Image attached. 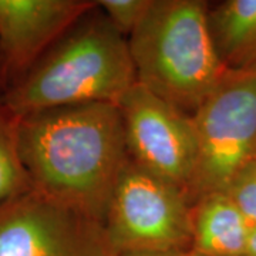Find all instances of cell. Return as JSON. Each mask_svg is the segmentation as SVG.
<instances>
[{
	"mask_svg": "<svg viewBox=\"0 0 256 256\" xmlns=\"http://www.w3.org/2000/svg\"><path fill=\"white\" fill-rule=\"evenodd\" d=\"M22 162L32 188L104 224L128 161L118 104L92 102L18 118Z\"/></svg>",
	"mask_w": 256,
	"mask_h": 256,
	"instance_id": "obj_1",
	"label": "cell"
},
{
	"mask_svg": "<svg viewBox=\"0 0 256 256\" xmlns=\"http://www.w3.org/2000/svg\"><path fill=\"white\" fill-rule=\"evenodd\" d=\"M96 9L6 87L2 98L16 118L67 106L118 104L137 82L128 40Z\"/></svg>",
	"mask_w": 256,
	"mask_h": 256,
	"instance_id": "obj_2",
	"label": "cell"
},
{
	"mask_svg": "<svg viewBox=\"0 0 256 256\" xmlns=\"http://www.w3.org/2000/svg\"><path fill=\"white\" fill-rule=\"evenodd\" d=\"M127 40L138 84L190 117L229 73L210 38L206 2L154 0Z\"/></svg>",
	"mask_w": 256,
	"mask_h": 256,
	"instance_id": "obj_3",
	"label": "cell"
},
{
	"mask_svg": "<svg viewBox=\"0 0 256 256\" xmlns=\"http://www.w3.org/2000/svg\"><path fill=\"white\" fill-rule=\"evenodd\" d=\"M104 226L120 255L188 252L192 204L181 186L128 156L112 192Z\"/></svg>",
	"mask_w": 256,
	"mask_h": 256,
	"instance_id": "obj_4",
	"label": "cell"
},
{
	"mask_svg": "<svg viewBox=\"0 0 256 256\" xmlns=\"http://www.w3.org/2000/svg\"><path fill=\"white\" fill-rule=\"evenodd\" d=\"M196 162L188 186L194 204L225 192L256 156V73H230L192 116Z\"/></svg>",
	"mask_w": 256,
	"mask_h": 256,
	"instance_id": "obj_5",
	"label": "cell"
},
{
	"mask_svg": "<svg viewBox=\"0 0 256 256\" xmlns=\"http://www.w3.org/2000/svg\"><path fill=\"white\" fill-rule=\"evenodd\" d=\"M0 256H120L104 224L30 190L0 208Z\"/></svg>",
	"mask_w": 256,
	"mask_h": 256,
	"instance_id": "obj_6",
	"label": "cell"
},
{
	"mask_svg": "<svg viewBox=\"0 0 256 256\" xmlns=\"http://www.w3.org/2000/svg\"><path fill=\"white\" fill-rule=\"evenodd\" d=\"M118 108L130 158L188 194L196 162L192 117L138 82L120 100Z\"/></svg>",
	"mask_w": 256,
	"mask_h": 256,
	"instance_id": "obj_7",
	"label": "cell"
},
{
	"mask_svg": "<svg viewBox=\"0 0 256 256\" xmlns=\"http://www.w3.org/2000/svg\"><path fill=\"white\" fill-rule=\"evenodd\" d=\"M96 6L88 0H0L2 78L18 80Z\"/></svg>",
	"mask_w": 256,
	"mask_h": 256,
	"instance_id": "obj_8",
	"label": "cell"
},
{
	"mask_svg": "<svg viewBox=\"0 0 256 256\" xmlns=\"http://www.w3.org/2000/svg\"><path fill=\"white\" fill-rule=\"evenodd\" d=\"M252 225L225 192L192 204L190 256H245Z\"/></svg>",
	"mask_w": 256,
	"mask_h": 256,
	"instance_id": "obj_9",
	"label": "cell"
},
{
	"mask_svg": "<svg viewBox=\"0 0 256 256\" xmlns=\"http://www.w3.org/2000/svg\"><path fill=\"white\" fill-rule=\"evenodd\" d=\"M208 26L220 63L230 73H256V0L208 6Z\"/></svg>",
	"mask_w": 256,
	"mask_h": 256,
	"instance_id": "obj_10",
	"label": "cell"
},
{
	"mask_svg": "<svg viewBox=\"0 0 256 256\" xmlns=\"http://www.w3.org/2000/svg\"><path fill=\"white\" fill-rule=\"evenodd\" d=\"M32 188L22 162L18 142V118L0 94V208Z\"/></svg>",
	"mask_w": 256,
	"mask_h": 256,
	"instance_id": "obj_11",
	"label": "cell"
},
{
	"mask_svg": "<svg viewBox=\"0 0 256 256\" xmlns=\"http://www.w3.org/2000/svg\"><path fill=\"white\" fill-rule=\"evenodd\" d=\"M152 3L154 0H101L97 6L111 24L128 38L144 22Z\"/></svg>",
	"mask_w": 256,
	"mask_h": 256,
	"instance_id": "obj_12",
	"label": "cell"
},
{
	"mask_svg": "<svg viewBox=\"0 0 256 256\" xmlns=\"http://www.w3.org/2000/svg\"><path fill=\"white\" fill-rule=\"evenodd\" d=\"M225 194L238 206L248 222L256 226V156L239 171Z\"/></svg>",
	"mask_w": 256,
	"mask_h": 256,
	"instance_id": "obj_13",
	"label": "cell"
},
{
	"mask_svg": "<svg viewBox=\"0 0 256 256\" xmlns=\"http://www.w3.org/2000/svg\"><path fill=\"white\" fill-rule=\"evenodd\" d=\"M120 256H190L188 252H136V254H122Z\"/></svg>",
	"mask_w": 256,
	"mask_h": 256,
	"instance_id": "obj_14",
	"label": "cell"
},
{
	"mask_svg": "<svg viewBox=\"0 0 256 256\" xmlns=\"http://www.w3.org/2000/svg\"><path fill=\"white\" fill-rule=\"evenodd\" d=\"M245 256H256V226H252V228H250L246 255Z\"/></svg>",
	"mask_w": 256,
	"mask_h": 256,
	"instance_id": "obj_15",
	"label": "cell"
},
{
	"mask_svg": "<svg viewBox=\"0 0 256 256\" xmlns=\"http://www.w3.org/2000/svg\"><path fill=\"white\" fill-rule=\"evenodd\" d=\"M0 78H2V68H0Z\"/></svg>",
	"mask_w": 256,
	"mask_h": 256,
	"instance_id": "obj_16",
	"label": "cell"
}]
</instances>
